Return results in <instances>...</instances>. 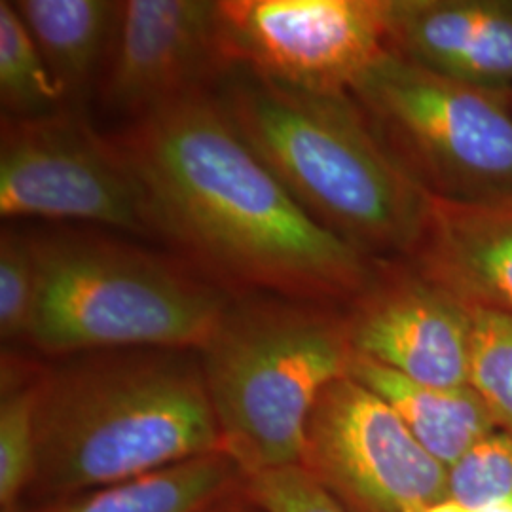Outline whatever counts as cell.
I'll return each instance as SVG.
<instances>
[{
  "label": "cell",
  "mask_w": 512,
  "mask_h": 512,
  "mask_svg": "<svg viewBox=\"0 0 512 512\" xmlns=\"http://www.w3.org/2000/svg\"><path fill=\"white\" fill-rule=\"evenodd\" d=\"M234 65L277 84L349 93L387 52V0H222Z\"/></svg>",
  "instance_id": "9c48e42d"
},
{
  "label": "cell",
  "mask_w": 512,
  "mask_h": 512,
  "mask_svg": "<svg viewBox=\"0 0 512 512\" xmlns=\"http://www.w3.org/2000/svg\"><path fill=\"white\" fill-rule=\"evenodd\" d=\"M37 298L29 344L54 357L109 349L200 351L236 296L186 262L116 239L33 236Z\"/></svg>",
  "instance_id": "5b68a950"
},
{
  "label": "cell",
  "mask_w": 512,
  "mask_h": 512,
  "mask_svg": "<svg viewBox=\"0 0 512 512\" xmlns=\"http://www.w3.org/2000/svg\"><path fill=\"white\" fill-rule=\"evenodd\" d=\"M12 4L35 38L67 103L78 99L103 73L120 2L18 0Z\"/></svg>",
  "instance_id": "2e32d148"
},
{
  "label": "cell",
  "mask_w": 512,
  "mask_h": 512,
  "mask_svg": "<svg viewBox=\"0 0 512 512\" xmlns=\"http://www.w3.org/2000/svg\"><path fill=\"white\" fill-rule=\"evenodd\" d=\"M425 512H475L471 511V509H467L465 505H461L459 501L456 499H452V497H444V499H440L437 501L435 505H431L429 509Z\"/></svg>",
  "instance_id": "cb8c5ba5"
},
{
  "label": "cell",
  "mask_w": 512,
  "mask_h": 512,
  "mask_svg": "<svg viewBox=\"0 0 512 512\" xmlns=\"http://www.w3.org/2000/svg\"><path fill=\"white\" fill-rule=\"evenodd\" d=\"M408 262L473 310L512 315V202L431 200L423 236Z\"/></svg>",
  "instance_id": "4fadbf2b"
},
{
  "label": "cell",
  "mask_w": 512,
  "mask_h": 512,
  "mask_svg": "<svg viewBox=\"0 0 512 512\" xmlns=\"http://www.w3.org/2000/svg\"><path fill=\"white\" fill-rule=\"evenodd\" d=\"M0 215L154 234L145 190L120 148L69 109L2 118Z\"/></svg>",
  "instance_id": "52a82bcc"
},
{
  "label": "cell",
  "mask_w": 512,
  "mask_h": 512,
  "mask_svg": "<svg viewBox=\"0 0 512 512\" xmlns=\"http://www.w3.org/2000/svg\"><path fill=\"white\" fill-rule=\"evenodd\" d=\"M220 448L247 476L300 463L321 393L355 357L342 308L236 296L200 351Z\"/></svg>",
  "instance_id": "277c9868"
},
{
  "label": "cell",
  "mask_w": 512,
  "mask_h": 512,
  "mask_svg": "<svg viewBox=\"0 0 512 512\" xmlns=\"http://www.w3.org/2000/svg\"><path fill=\"white\" fill-rule=\"evenodd\" d=\"M387 50L431 73L512 93V0H387Z\"/></svg>",
  "instance_id": "7c38bea8"
},
{
  "label": "cell",
  "mask_w": 512,
  "mask_h": 512,
  "mask_svg": "<svg viewBox=\"0 0 512 512\" xmlns=\"http://www.w3.org/2000/svg\"><path fill=\"white\" fill-rule=\"evenodd\" d=\"M0 99L4 116L33 118L67 103L12 2H0Z\"/></svg>",
  "instance_id": "ac0fdd59"
},
{
  "label": "cell",
  "mask_w": 512,
  "mask_h": 512,
  "mask_svg": "<svg viewBox=\"0 0 512 512\" xmlns=\"http://www.w3.org/2000/svg\"><path fill=\"white\" fill-rule=\"evenodd\" d=\"M349 95L427 198L454 205L512 202L511 93L431 73L387 50Z\"/></svg>",
  "instance_id": "8992f818"
},
{
  "label": "cell",
  "mask_w": 512,
  "mask_h": 512,
  "mask_svg": "<svg viewBox=\"0 0 512 512\" xmlns=\"http://www.w3.org/2000/svg\"><path fill=\"white\" fill-rule=\"evenodd\" d=\"M469 387L486 404L499 431L512 437V315L475 310Z\"/></svg>",
  "instance_id": "d6986e66"
},
{
  "label": "cell",
  "mask_w": 512,
  "mask_h": 512,
  "mask_svg": "<svg viewBox=\"0 0 512 512\" xmlns=\"http://www.w3.org/2000/svg\"><path fill=\"white\" fill-rule=\"evenodd\" d=\"M238 461L217 450L160 471L63 497L27 512H202L245 484Z\"/></svg>",
  "instance_id": "9a60e30c"
},
{
  "label": "cell",
  "mask_w": 512,
  "mask_h": 512,
  "mask_svg": "<svg viewBox=\"0 0 512 512\" xmlns=\"http://www.w3.org/2000/svg\"><path fill=\"white\" fill-rule=\"evenodd\" d=\"M448 497L471 511L512 503V437L494 431L448 469Z\"/></svg>",
  "instance_id": "ffe728a7"
},
{
  "label": "cell",
  "mask_w": 512,
  "mask_h": 512,
  "mask_svg": "<svg viewBox=\"0 0 512 512\" xmlns=\"http://www.w3.org/2000/svg\"><path fill=\"white\" fill-rule=\"evenodd\" d=\"M298 465L346 512H425L448 497V469L349 374L313 406Z\"/></svg>",
  "instance_id": "ba28073f"
},
{
  "label": "cell",
  "mask_w": 512,
  "mask_h": 512,
  "mask_svg": "<svg viewBox=\"0 0 512 512\" xmlns=\"http://www.w3.org/2000/svg\"><path fill=\"white\" fill-rule=\"evenodd\" d=\"M511 101H512V93H511Z\"/></svg>",
  "instance_id": "4316f807"
},
{
  "label": "cell",
  "mask_w": 512,
  "mask_h": 512,
  "mask_svg": "<svg viewBox=\"0 0 512 512\" xmlns=\"http://www.w3.org/2000/svg\"><path fill=\"white\" fill-rule=\"evenodd\" d=\"M37 298V258L33 236L2 228L0 238V338L27 342Z\"/></svg>",
  "instance_id": "44dd1931"
},
{
  "label": "cell",
  "mask_w": 512,
  "mask_h": 512,
  "mask_svg": "<svg viewBox=\"0 0 512 512\" xmlns=\"http://www.w3.org/2000/svg\"><path fill=\"white\" fill-rule=\"evenodd\" d=\"M44 365L2 355L0 509L21 507L35 473L38 385Z\"/></svg>",
  "instance_id": "e0dca14e"
},
{
  "label": "cell",
  "mask_w": 512,
  "mask_h": 512,
  "mask_svg": "<svg viewBox=\"0 0 512 512\" xmlns=\"http://www.w3.org/2000/svg\"><path fill=\"white\" fill-rule=\"evenodd\" d=\"M202 512H268L258 501H255L251 495L247 494L245 484L230 492L224 497H220L219 501H215L213 505H209Z\"/></svg>",
  "instance_id": "603a6c76"
},
{
  "label": "cell",
  "mask_w": 512,
  "mask_h": 512,
  "mask_svg": "<svg viewBox=\"0 0 512 512\" xmlns=\"http://www.w3.org/2000/svg\"><path fill=\"white\" fill-rule=\"evenodd\" d=\"M2 512H27V509L21 505V507H14V509H8V511H2Z\"/></svg>",
  "instance_id": "484cf974"
},
{
  "label": "cell",
  "mask_w": 512,
  "mask_h": 512,
  "mask_svg": "<svg viewBox=\"0 0 512 512\" xmlns=\"http://www.w3.org/2000/svg\"><path fill=\"white\" fill-rule=\"evenodd\" d=\"M342 311L357 357L420 384L469 385L475 310L408 260H376Z\"/></svg>",
  "instance_id": "8fae6325"
},
{
  "label": "cell",
  "mask_w": 512,
  "mask_h": 512,
  "mask_svg": "<svg viewBox=\"0 0 512 512\" xmlns=\"http://www.w3.org/2000/svg\"><path fill=\"white\" fill-rule=\"evenodd\" d=\"M349 376L389 404L414 439L446 469L480 440L499 431L486 404L469 385L420 384L357 355L349 366Z\"/></svg>",
  "instance_id": "5bb4252c"
},
{
  "label": "cell",
  "mask_w": 512,
  "mask_h": 512,
  "mask_svg": "<svg viewBox=\"0 0 512 512\" xmlns=\"http://www.w3.org/2000/svg\"><path fill=\"white\" fill-rule=\"evenodd\" d=\"M232 67L219 2H120L101 101L110 112L135 122L190 93L211 92Z\"/></svg>",
  "instance_id": "30bf717a"
},
{
  "label": "cell",
  "mask_w": 512,
  "mask_h": 512,
  "mask_svg": "<svg viewBox=\"0 0 512 512\" xmlns=\"http://www.w3.org/2000/svg\"><path fill=\"white\" fill-rule=\"evenodd\" d=\"M220 448L194 349H109L55 359L38 385L33 507Z\"/></svg>",
  "instance_id": "7a4b0ae2"
},
{
  "label": "cell",
  "mask_w": 512,
  "mask_h": 512,
  "mask_svg": "<svg viewBox=\"0 0 512 512\" xmlns=\"http://www.w3.org/2000/svg\"><path fill=\"white\" fill-rule=\"evenodd\" d=\"M145 190L152 232L232 296L346 308L374 262L294 202L224 116L190 93L112 137Z\"/></svg>",
  "instance_id": "6da1fadb"
},
{
  "label": "cell",
  "mask_w": 512,
  "mask_h": 512,
  "mask_svg": "<svg viewBox=\"0 0 512 512\" xmlns=\"http://www.w3.org/2000/svg\"><path fill=\"white\" fill-rule=\"evenodd\" d=\"M476 512H512V503H495V505H490V507Z\"/></svg>",
  "instance_id": "d4e9b609"
},
{
  "label": "cell",
  "mask_w": 512,
  "mask_h": 512,
  "mask_svg": "<svg viewBox=\"0 0 512 512\" xmlns=\"http://www.w3.org/2000/svg\"><path fill=\"white\" fill-rule=\"evenodd\" d=\"M213 92L224 116L311 219L370 260H410L431 200L349 93L287 88L234 65Z\"/></svg>",
  "instance_id": "3957f363"
},
{
  "label": "cell",
  "mask_w": 512,
  "mask_h": 512,
  "mask_svg": "<svg viewBox=\"0 0 512 512\" xmlns=\"http://www.w3.org/2000/svg\"><path fill=\"white\" fill-rule=\"evenodd\" d=\"M245 490L268 512H346L300 465L247 476Z\"/></svg>",
  "instance_id": "7402d4cb"
}]
</instances>
